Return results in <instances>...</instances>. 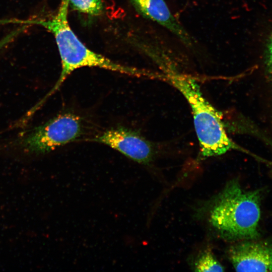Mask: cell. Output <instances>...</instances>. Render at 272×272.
<instances>
[{"instance_id":"6da1fadb","label":"cell","mask_w":272,"mask_h":272,"mask_svg":"<svg viewBox=\"0 0 272 272\" xmlns=\"http://www.w3.org/2000/svg\"><path fill=\"white\" fill-rule=\"evenodd\" d=\"M260 195L243 189L237 179L227 183L208 204V221L226 240H253L259 236Z\"/></svg>"},{"instance_id":"7a4b0ae2","label":"cell","mask_w":272,"mask_h":272,"mask_svg":"<svg viewBox=\"0 0 272 272\" xmlns=\"http://www.w3.org/2000/svg\"><path fill=\"white\" fill-rule=\"evenodd\" d=\"M69 5L68 0H62L56 15L52 18L28 22L41 25L53 34L61 58L60 76L52 89L39 102L40 104L42 105L48 97L58 90L68 76L80 67H97L129 76H152V74L149 72L114 62L86 46L69 25Z\"/></svg>"},{"instance_id":"3957f363","label":"cell","mask_w":272,"mask_h":272,"mask_svg":"<svg viewBox=\"0 0 272 272\" xmlns=\"http://www.w3.org/2000/svg\"><path fill=\"white\" fill-rule=\"evenodd\" d=\"M165 78L184 96L190 106L201 158L241 149L228 137L221 113L205 98L194 79L176 72L167 74Z\"/></svg>"},{"instance_id":"277c9868","label":"cell","mask_w":272,"mask_h":272,"mask_svg":"<svg viewBox=\"0 0 272 272\" xmlns=\"http://www.w3.org/2000/svg\"><path fill=\"white\" fill-rule=\"evenodd\" d=\"M82 132L80 118L67 112L60 114L33 129L20 143L28 152L44 154L75 141Z\"/></svg>"},{"instance_id":"5b68a950","label":"cell","mask_w":272,"mask_h":272,"mask_svg":"<svg viewBox=\"0 0 272 272\" xmlns=\"http://www.w3.org/2000/svg\"><path fill=\"white\" fill-rule=\"evenodd\" d=\"M90 140L105 144L140 164H149L154 155L148 140L138 131L123 127L109 129Z\"/></svg>"},{"instance_id":"8992f818","label":"cell","mask_w":272,"mask_h":272,"mask_svg":"<svg viewBox=\"0 0 272 272\" xmlns=\"http://www.w3.org/2000/svg\"><path fill=\"white\" fill-rule=\"evenodd\" d=\"M227 256L237 271H272V244L247 240L231 246Z\"/></svg>"},{"instance_id":"52a82bcc","label":"cell","mask_w":272,"mask_h":272,"mask_svg":"<svg viewBox=\"0 0 272 272\" xmlns=\"http://www.w3.org/2000/svg\"><path fill=\"white\" fill-rule=\"evenodd\" d=\"M137 11L146 18L174 34L187 48L193 50L195 42L190 35L173 15L165 0H131Z\"/></svg>"},{"instance_id":"ba28073f","label":"cell","mask_w":272,"mask_h":272,"mask_svg":"<svg viewBox=\"0 0 272 272\" xmlns=\"http://www.w3.org/2000/svg\"><path fill=\"white\" fill-rule=\"evenodd\" d=\"M196 271H223L224 267L218 260L212 250L208 248L203 251L195 261L193 265Z\"/></svg>"},{"instance_id":"9c48e42d","label":"cell","mask_w":272,"mask_h":272,"mask_svg":"<svg viewBox=\"0 0 272 272\" xmlns=\"http://www.w3.org/2000/svg\"><path fill=\"white\" fill-rule=\"evenodd\" d=\"M73 8L81 13L91 15H100L103 10L101 0H68Z\"/></svg>"},{"instance_id":"30bf717a","label":"cell","mask_w":272,"mask_h":272,"mask_svg":"<svg viewBox=\"0 0 272 272\" xmlns=\"http://www.w3.org/2000/svg\"><path fill=\"white\" fill-rule=\"evenodd\" d=\"M264 63L266 74L272 82V35L267 44Z\"/></svg>"},{"instance_id":"8fae6325","label":"cell","mask_w":272,"mask_h":272,"mask_svg":"<svg viewBox=\"0 0 272 272\" xmlns=\"http://www.w3.org/2000/svg\"><path fill=\"white\" fill-rule=\"evenodd\" d=\"M22 28H18L7 34L0 40V51L10 43L22 31Z\"/></svg>"}]
</instances>
